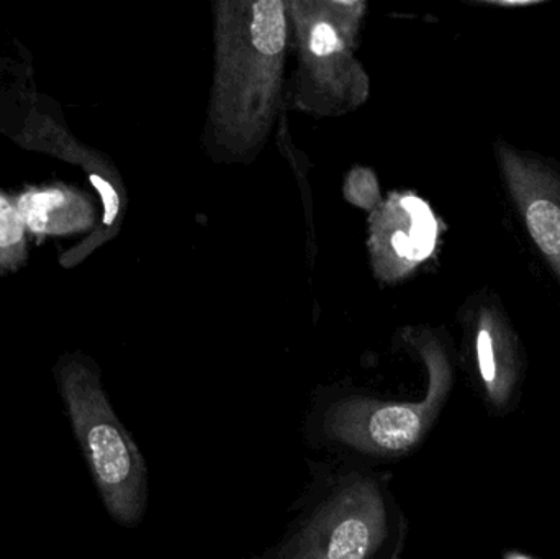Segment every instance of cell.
I'll return each instance as SVG.
<instances>
[{
	"label": "cell",
	"instance_id": "cell-1",
	"mask_svg": "<svg viewBox=\"0 0 560 559\" xmlns=\"http://www.w3.org/2000/svg\"><path fill=\"white\" fill-rule=\"evenodd\" d=\"M308 465L282 535L255 559H400L407 521L392 473L341 456Z\"/></svg>",
	"mask_w": 560,
	"mask_h": 559
},
{
	"label": "cell",
	"instance_id": "cell-13",
	"mask_svg": "<svg viewBox=\"0 0 560 559\" xmlns=\"http://www.w3.org/2000/svg\"><path fill=\"white\" fill-rule=\"evenodd\" d=\"M513 559H528V558H520V557H518V558H513Z\"/></svg>",
	"mask_w": 560,
	"mask_h": 559
},
{
	"label": "cell",
	"instance_id": "cell-5",
	"mask_svg": "<svg viewBox=\"0 0 560 559\" xmlns=\"http://www.w3.org/2000/svg\"><path fill=\"white\" fill-rule=\"evenodd\" d=\"M295 9L302 68L319 94L316 108L359 104L368 82L346 48L361 13L359 3H295Z\"/></svg>",
	"mask_w": 560,
	"mask_h": 559
},
{
	"label": "cell",
	"instance_id": "cell-10",
	"mask_svg": "<svg viewBox=\"0 0 560 559\" xmlns=\"http://www.w3.org/2000/svg\"><path fill=\"white\" fill-rule=\"evenodd\" d=\"M477 354H479L480 374L487 383H493L495 380L497 368L493 360L492 338L489 331L482 330L477 338Z\"/></svg>",
	"mask_w": 560,
	"mask_h": 559
},
{
	"label": "cell",
	"instance_id": "cell-2",
	"mask_svg": "<svg viewBox=\"0 0 560 559\" xmlns=\"http://www.w3.org/2000/svg\"><path fill=\"white\" fill-rule=\"evenodd\" d=\"M212 121L233 151L252 150L271 124L287 42L278 0L222 3Z\"/></svg>",
	"mask_w": 560,
	"mask_h": 559
},
{
	"label": "cell",
	"instance_id": "cell-3",
	"mask_svg": "<svg viewBox=\"0 0 560 559\" xmlns=\"http://www.w3.org/2000/svg\"><path fill=\"white\" fill-rule=\"evenodd\" d=\"M56 377L105 509L121 527H138L150 502L147 462L112 409L97 368L84 358H68L59 364Z\"/></svg>",
	"mask_w": 560,
	"mask_h": 559
},
{
	"label": "cell",
	"instance_id": "cell-4",
	"mask_svg": "<svg viewBox=\"0 0 560 559\" xmlns=\"http://www.w3.org/2000/svg\"><path fill=\"white\" fill-rule=\"evenodd\" d=\"M441 384H431L423 403L387 399L354 387L323 391L306 410V443L329 456L365 465H392L424 439L436 412Z\"/></svg>",
	"mask_w": 560,
	"mask_h": 559
},
{
	"label": "cell",
	"instance_id": "cell-11",
	"mask_svg": "<svg viewBox=\"0 0 560 559\" xmlns=\"http://www.w3.org/2000/svg\"><path fill=\"white\" fill-rule=\"evenodd\" d=\"M91 180L94 183V186L97 187L98 193H101L102 200H104L105 203V223L110 225L118 213L117 193H115L114 187H112L107 180L102 179V177L92 176Z\"/></svg>",
	"mask_w": 560,
	"mask_h": 559
},
{
	"label": "cell",
	"instance_id": "cell-12",
	"mask_svg": "<svg viewBox=\"0 0 560 559\" xmlns=\"http://www.w3.org/2000/svg\"><path fill=\"white\" fill-rule=\"evenodd\" d=\"M352 177H354L355 183L361 184V193H359L358 196L352 197V202L362 207L374 206L364 193V189L377 190V184H375L374 176H372L371 173H368V171H358V173L352 174Z\"/></svg>",
	"mask_w": 560,
	"mask_h": 559
},
{
	"label": "cell",
	"instance_id": "cell-6",
	"mask_svg": "<svg viewBox=\"0 0 560 559\" xmlns=\"http://www.w3.org/2000/svg\"><path fill=\"white\" fill-rule=\"evenodd\" d=\"M436 222L423 200L392 197L372 225V256L381 278L392 279L431 255Z\"/></svg>",
	"mask_w": 560,
	"mask_h": 559
},
{
	"label": "cell",
	"instance_id": "cell-8",
	"mask_svg": "<svg viewBox=\"0 0 560 559\" xmlns=\"http://www.w3.org/2000/svg\"><path fill=\"white\" fill-rule=\"evenodd\" d=\"M533 236L548 255H560V209L551 200H536L528 209Z\"/></svg>",
	"mask_w": 560,
	"mask_h": 559
},
{
	"label": "cell",
	"instance_id": "cell-7",
	"mask_svg": "<svg viewBox=\"0 0 560 559\" xmlns=\"http://www.w3.org/2000/svg\"><path fill=\"white\" fill-rule=\"evenodd\" d=\"M19 213L35 233H68L92 222V209L78 194L66 189L32 190L22 196Z\"/></svg>",
	"mask_w": 560,
	"mask_h": 559
},
{
	"label": "cell",
	"instance_id": "cell-9",
	"mask_svg": "<svg viewBox=\"0 0 560 559\" xmlns=\"http://www.w3.org/2000/svg\"><path fill=\"white\" fill-rule=\"evenodd\" d=\"M23 226L19 209L0 196V261H12L22 253Z\"/></svg>",
	"mask_w": 560,
	"mask_h": 559
}]
</instances>
